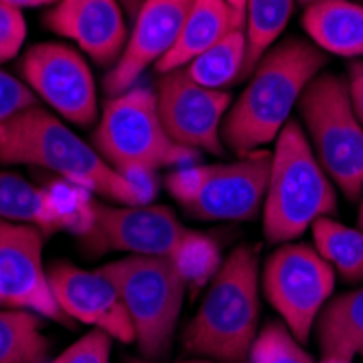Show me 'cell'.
I'll use <instances>...</instances> for the list:
<instances>
[{
  "instance_id": "obj_35",
  "label": "cell",
  "mask_w": 363,
  "mask_h": 363,
  "mask_svg": "<svg viewBox=\"0 0 363 363\" xmlns=\"http://www.w3.org/2000/svg\"><path fill=\"white\" fill-rule=\"evenodd\" d=\"M361 205H359V216H357V228H361L363 230V191H361Z\"/></svg>"
},
{
  "instance_id": "obj_22",
  "label": "cell",
  "mask_w": 363,
  "mask_h": 363,
  "mask_svg": "<svg viewBox=\"0 0 363 363\" xmlns=\"http://www.w3.org/2000/svg\"><path fill=\"white\" fill-rule=\"evenodd\" d=\"M246 55L248 42L246 30L238 28L228 33L224 40L201 52L185 65V72L203 87L209 89H224L226 85L244 79L246 70Z\"/></svg>"
},
{
  "instance_id": "obj_13",
  "label": "cell",
  "mask_w": 363,
  "mask_h": 363,
  "mask_svg": "<svg viewBox=\"0 0 363 363\" xmlns=\"http://www.w3.org/2000/svg\"><path fill=\"white\" fill-rule=\"evenodd\" d=\"M46 238L44 230L33 224L0 220V307L26 309L68 324L70 318L57 305L44 268Z\"/></svg>"
},
{
  "instance_id": "obj_4",
  "label": "cell",
  "mask_w": 363,
  "mask_h": 363,
  "mask_svg": "<svg viewBox=\"0 0 363 363\" xmlns=\"http://www.w3.org/2000/svg\"><path fill=\"white\" fill-rule=\"evenodd\" d=\"M337 211L335 183L320 161L298 122L289 120L277 138L270 181L263 203V235L270 244H289L320 218Z\"/></svg>"
},
{
  "instance_id": "obj_30",
  "label": "cell",
  "mask_w": 363,
  "mask_h": 363,
  "mask_svg": "<svg viewBox=\"0 0 363 363\" xmlns=\"http://www.w3.org/2000/svg\"><path fill=\"white\" fill-rule=\"evenodd\" d=\"M0 3H7L16 9H33V7H52L57 0H0Z\"/></svg>"
},
{
  "instance_id": "obj_33",
  "label": "cell",
  "mask_w": 363,
  "mask_h": 363,
  "mask_svg": "<svg viewBox=\"0 0 363 363\" xmlns=\"http://www.w3.org/2000/svg\"><path fill=\"white\" fill-rule=\"evenodd\" d=\"M228 3L244 16V22H246V0H228Z\"/></svg>"
},
{
  "instance_id": "obj_12",
  "label": "cell",
  "mask_w": 363,
  "mask_h": 363,
  "mask_svg": "<svg viewBox=\"0 0 363 363\" xmlns=\"http://www.w3.org/2000/svg\"><path fill=\"white\" fill-rule=\"evenodd\" d=\"M157 107L168 135L198 152L224 155L222 126L230 109V94L198 85L185 68L159 74Z\"/></svg>"
},
{
  "instance_id": "obj_28",
  "label": "cell",
  "mask_w": 363,
  "mask_h": 363,
  "mask_svg": "<svg viewBox=\"0 0 363 363\" xmlns=\"http://www.w3.org/2000/svg\"><path fill=\"white\" fill-rule=\"evenodd\" d=\"M26 40V22L20 9L0 3V63L18 57Z\"/></svg>"
},
{
  "instance_id": "obj_20",
  "label": "cell",
  "mask_w": 363,
  "mask_h": 363,
  "mask_svg": "<svg viewBox=\"0 0 363 363\" xmlns=\"http://www.w3.org/2000/svg\"><path fill=\"white\" fill-rule=\"evenodd\" d=\"M0 220L33 224L42 228L48 238L70 226L65 213L59 211L46 191L7 170H0Z\"/></svg>"
},
{
  "instance_id": "obj_1",
  "label": "cell",
  "mask_w": 363,
  "mask_h": 363,
  "mask_svg": "<svg viewBox=\"0 0 363 363\" xmlns=\"http://www.w3.org/2000/svg\"><path fill=\"white\" fill-rule=\"evenodd\" d=\"M0 163L50 170L72 185L105 196L118 205H150L157 196L155 174L118 172L91 144L40 105L0 124Z\"/></svg>"
},
{
  "instance_id": "obj_10",
  "label": "cell",
  "mask_w": 363,
  "mask_h": 363,
  "mask_svg": "<svg viewBox=\"0 0 363 363\" xmlns=\"http://www.w3.org/2000/svg\"><path fill=\"white\" fill-rule=\"evenodd\" d=\"M261 285L291 335L307 344L311 328L333 294L335 270L315 248L285 244L266 261Z\"/></svg>"
},
{
  "instance_id": "obj_9",
  "label": "cell",
  "mask_w": 363,
  "mask_h": 363,
  "mask_svg": "<svg viewBox=\"0 0 363 363\" xmlns=\"http://www.w3.org/2000/svg\"><path fill=\"white\" fill-rule=\"evenodd\" d=\"M77 235L89 255L118 250L140 257L177 259L201 233L189 230L170 207L89 203Z\"/></svg>"
},
{
  "instance_id": "obj_34",
  "label": "cell",
  "mask_w": 363,
  "mask_h": 363,
  "mask_svg": "<svg viewBox=\"0 0 363 363\" xmlns=\"http://www.w3.org/2000/svg\"><path fill=\"white\" fill-rule=\"evenodd\" d=\"M298 3L309 7V5H320V3H342V0H298Z\"/></svg>"
},
{
  "instance_id": "obj_8",
  "label": "cell",
  "mask_w": 363,
  "mask_h": 363,
  "mask_svg": "<svg viewBox=\"0 0 363 363\" xmlns=\"http://www.w3.org/2000/svg\"><path fill=\"white\" fill-rule=\"evenodd\" d=\"M307 140L324 172L348 201L363 191V126L350 103L348 79L320 72L298 101Z\"/></svg>"
},
{
  "instance_id": "obj_21",
  "label": "cell",
  "mask_w": 363,
  "mask_h": 363,
  "mask_svg": "<svg viewBox=\"0 0 363 363\" xmlns=\"http://www.w3.org/2000/svg\"><path fill=\"white\" fill-rule=\"evenodd\" d=\"M42 315L26 309H0V363H46L50 342Z\"/></svg>"
},
{
  "instance_id": "obj_6",
  "label": "cell",
  "mask_w": 363,
  "mask_h": 363,
  "mask_svg": "<svg viewBox=\"0 0 363 363\" xmlns=\"http://www.w3.org/2000/svg\"><path fill=\"white\" fill-rule=\"evenodd\" d=\"M98 270L116 285L142 357L161 361L172 348L189 285L179 263L168 257L128 255Z\"/></svg>"
},
{
  "instance_id": "obj_32",
  "label": "cell",
  "mask_w": 363,
  "mask_h": 363,
  "mask_svg": "<svg viewBox=\"0 0 363 363\" xmlns=\"http://www.w3.org/2000/svg\"><path fill=\"white\" fill-rule=\"evenodd\" d=\"M124 363H166V361H152V359H128ZM172 363H213V361H201V359H196V361H172Z\"/></svg>"
},
{
  "instance_id": "obj_11",
  "label": "cell",
  "mask_w": 363,
  "mask_h": 363,
  "mask_svg": "<svg viewBox=\"0 0 363 363\" xmlns=\"http://www.w3.org/2000/svg\"><path fill=\"white\" fill-rule=\"evenodd\" d=\"M20 72L28 89L59 118L77 126H91L98 118V91L87 61L68 44L42 42L30 46Z\"/></svg>"
},
{
  "instance_id": "obj_25",
  "label": "cell",
  "mask_w": 363,
  "mask_h": 363,
  "mask_svg": "<svg viewBox=\"0 0 363 363\" xmlns=\"http://www.w3.org/2000/svg\"><path fill=\"white\" fill-rule=\"evenodd\" d=\"M248 363H315L303 344L291 335L285 324L272 322L263 326L252 348Z\"/></svg>"
},
{
  "instance_id": "obj_24",
  "label": "cell",
  "mask_w": 363,
  "mask_h": 363,
  "mask_svg": "<svg viewBox=\"0 0 363 363\" xmlns=\"http://www.w3.org/2000/svg\"><path fill=\"white\" fill-rule=\"evenodd\" d=\"M294 5L296 0H246L244 30L248 42V55L244 79L252 74L259 59L277 44L294 13Z\"/></svg>"
},
{
  "instance_id": "obj_3",
  "label": "cell",
  "mask_w": 363,
  "mask_h": 363,
  "mask_svg": "<svg viewBox=\"0 0 363 363\" xmlns=\"http://www.w3.org/2000/svg\"><path fill=\"white\" fill-rule=\"evenodd\" d=\"M259 255L240 246L216 270L205 298L183 331L191 354L222 363H248L259 335Z\"/></svg>"
},
{
  "instance_id": "obj_5",
  "label": "cell",
  "mask_w": 363,
  "mask_h": 363,
  "mask_svg": "<svg viewBox=\"0 0 363 363\" xmlns=\"http://www.w3.org/2000/svg\"><path fill=\"white\" fill-rule=\"evenodd\" d=\"M94 148L122 174H155L201 161V152L177 144L161 122L157 94L146 85L107 98L94 130Z\"/></svg>"
},
{
  "instance_id": "obj_36",
  "label": "cell",
  "mask_w": 363,
  "mask_h": 363,
  "mask_svg": "<svg viewBox=\"0 0 363 363\" xmlns=\"http://www.w3.org/2000/svg\"><path fill=\"white\" fill-rule=\"evenodd\" d=\"M361 354H363V352H361Z\"/></svg>"
},
{
  "instance_id": "obj_15",
  "label": "cell",
  "mask_w": 363,
  "mask_h": 363,
  "mask_svg": "<svg viewBox=\"0 0 363 363\" xmlns=\"http://www.w3.org/2000/svg\"><path fill=\"white\" fill-rule=\"evenodd\" d=\"M194 0H144L118 63L105 77V94L118 96L142 79L179 42Z\"/></svg>"
},
{
  "instance_id": "obj_19",
  "label": "cell",
  "mask_w": 363,
  "mask_h": 363,
  "mask_svg": "<svg viewBox=\"0 0 363 363\" xmlns=\"http://www.w3.org/2000/svg\"><path fill=\"white\" fill-rule=\"evenodd\" d=\"M303 28L322 50L340 57H363V5L352 0L309 5Z\"/></svg>"
},
{
  "instance_id": "obj_31",
  "label": "cell",
  "mask_w": 363,
  "mask_h": 363,
  "mask_svg": "<svg viewBox=\"0 0 363 363\" xmlns=\"http://www.w3.org/2000/svg\"><path fill=\"white\" fill-rule=\"evenodd\" d=\"M118 3L122 5V9H124V13H126L128 20H135L140 7L144 5V0H118Z\"/></svg>"
},
{
  "instance_id": "obj_16",
  "label": "cell",
  "mask_w": 363,
  "mask_h": 363,
  "mask_svg": "<svg viewBox=\"0 0 363 363\" xmlns=\"http://www.w3.org/2000/svg\"><path fill=\"white\" fill-rule=\"evenodd\" d=\"M44 24L103 68L116 65L128 42L126 13L118 0H57Z\"/></svg>"
},
{
  "instance_id": "obj_27",
  "label": "cell",
  "mask_w": 363,
  "mask_h": 363,
  "mask_svg": "<svg viewBox=\"0 0 363 363\" xmlns=\"http://www.w3.org/2000/svg\"><path fill=\"white\" fill-rule=\"evenodd\" d=\"M33 105H38V96L28 89V85L0 68V124Z\"/></svg>"
},
{
  "instance_id": "obj_23",
  "label": "cell",
  "mask_w": 363,
  "mask_h": 363,
  "mask_svg": "<svg viewBox=\"0 0 363 363\" xmlns=\"http://www.w3.org/2000/svg\"><path fill=\"white\" fill-rule=\"evenodd\" d=\"M313 244L324 261L344 281H363V230L346 226L333 218H320L313 226Z\"/></svg>"
},
{
  "instance_id": "obj_7",
  "label": "cell",
  "mask_w": 363,
  "mask_h": 363,
  "mask_svg": "<svg viewBox=\"0 0 363 363\" xmlns=\"http://www.w3.org/2000/svg\"><path fill=\"white\" fill-rule=\"evenodd\" d=\"M272 152L255 150L230 163H191L166 177L179 207L203 222H248L263 211Z\"/></svg>"
},
{
  "instance_id": "obj_18",
  "label": "cell",
  "mask_w": 363,
  "mask_h": 363,
  "mask_svg": "<svg viewBox=\"0 0 363 363\" xmlns=\"http://www.w3.org/2000/svg\"><path fill=\"white\" fill-rule=\"evenodd\" d=\"M315 337L322 363H350L363 352V287L326 303L315 322Z\"/></svg>"
},
{
  "instance_id": "obj_14",
  "label": "cell",
  "mask_w": 363,
  "mask_h": 363,
  "mask_svg": "<svg viewBox=\"0 0 363 363\" xmlns=\"http://www.w3.org/2000/svg\"><path fill=\"white\" fill-rule=\"evenodd\" d=\"M48 283L57 305L70 320L101 328L122 344L135 342V328L120 294L101 270L57 261L48 270Z\"/></svg>"
},
{
  "instance_id": "obj_26",
  "label": "cell",
  "mask_w": 363,
  "mask_h": 363,
  "mask_svg": "<svg viewBox=\"0 0 363 363\" xmlns=\"http://www.w3.org/2000/svg\"><path fill=\"white\" fill-rule=\"evenodd\" d=\"M113 337L101 328H91L81 340L46 363H109Z\"/></svg>"
},
{
  "instance_id": "obj_2",
  "label": "cell",
  "mask_w": 363,
  "mask_h": 363,
  "mask_svg": "<svg viewBox=\"0 0 363 363\" xmlns=\"http://www.w3.org/2000/svg\"><path fill=\"white\" fill-rule=\"evenodd\" d=\"M324 63V52L301 38L274 44L259 59L248 77L250 83L230 105L222 126V142L240 157L274 142Z\"/></svg>"
},
{
  "instance_id": "obj_17",
  "label": "cell",
  "mask_w": 363,
  "mask_h": 363,
  "mask_svg": "<svg viewBox=\"0 0 363 363\" xmlns=\"http://www.w3.org/2000/svg\"><path fill=\"white\" fill-rule=\"evenodd\" d=\"M238 28H244V16L228 0H194L177 46L155 65V70L166 74L185 68L191 59Z\"/></svg>"
},
{
  "instance_id": "obj_29",
  "label": "cell",
  "mask_w": 363,
  "mask_h": 363,
  "mask_svg": "<svg viewBox=\"0 0 363 363\" xmlns=\"http://www.w3.org/2000/svg\"><path fill=\"white\" fill-rule=\"evenodd\" d=\"M348 89L354 116L363 126V61H352L348 68Z\"/></svg>"
}]
</instances>
